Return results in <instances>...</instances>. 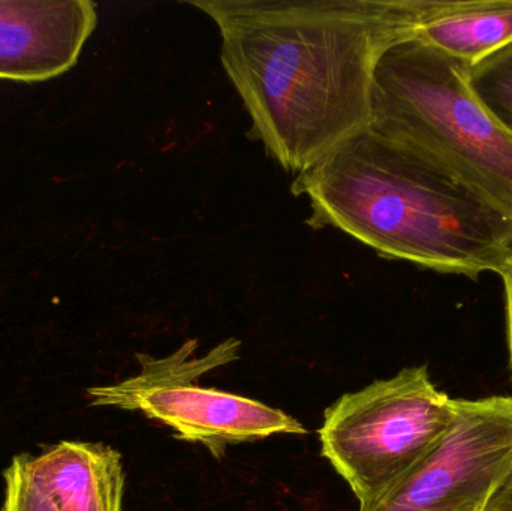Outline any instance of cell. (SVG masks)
Returning <instances> with one entry per match:
<instances>
[{
  "label": "cell",
  "mask_w": 512,
  "mask_h": 511,
  "mask_svg": "<svg viewBox=\"0 0 512 511\" xmlns=\"http://www.w3.org/2000/svg\"><path fill=\"white\" fill-rule=\"evenodd\" d=\"M415 39L477 65L512 44V0H418Z\"/></svg>",
  "instance_id": "cell-9"
},
{
  "label": "cell",
  "mask_w": 512,
  "mask_h": 511,
  "mask_svg": "<svg viewBox=\"0 0 512 511\" xmlns=\"http://www.w3.org/2000/svg\"><path fill=\"white\" fill-rule=\"evenodd\" d=\"M370 129L512 219V132L475 95L466 63L417 39L385 51L373 78Z\"/></svg>",
  "instance_id": "cell-3"
},
{
  "label": "cell",
  "mask_w": 512,
  "mask_h": 511,
  "mask_svg": "<svg viewBox=\"0 0 512 511\" xmlns=\"http://www.w3.org/2000/svg\"><path fill=\"white\" fill-rule=\"evenodd\" d=\"M486 511H512V479L495 495Z\"/></svg>",
  "instance_id": "cell-13"
},
{
  "label": "cell",
  "mask_w": 512,
  "mask_h": 511,
  "mask_svg": "<svg viewBox=\"0 0 512 511\" xmlns=\"http://www.w3.org/2000/svg\"><path fill=\"white\" fill-rule=\"evenodd\" d=\"M221 33L252 137L288 173L372 125L375 69L415 39L418 0H189Z\"/></svg>",
  "instance_id": "cell-1"
},
{
  "label": "cell",
  "mask_w": 512,
  "mask_h": 511,
  "mask_svg": "<svg viewBox=\"0 0 512 511\" xmlns=\"http://www.w3.org/2000/svg\"><path fill=\"white\" fill-rule=\"evenodd\" d=\"M469 84L484 107L512 132V44L469 66Z\"/></svg>",
  "instance_id": "cell-10"
},
{
  "label": "cell",
  "mask_w": 512,
  "mask_h": 511,
  "mask_svg": "<svg viewBox=\"0 0 512 511\" xmlns=\"http://www.w3.org/2000/svg\"><path fill=\"white\" fill-rule=\"evenodd\" d=\"M508 257H510V263H512V237L510 240V245H508Z\"/></svg>",
  "instance_id": "cell-14"
},
{
  "label": "cell",
  "mask_w": 512,
  "mask_h": 511,
  "mask_svg": "<svg viewBox=\"0 0 512 511\" xmlns=\"http://www.w3.org/2000/svg\"><path fill=\"white\" fill-rule=\"evenodd\" d=\"M459 511H486L483 509H469V510H459Z\"/></svg>",
  "instance_id": "cell-15"
},
{
  "label": "cell",
  "mask_w": 512,
  "mask_h": 511,
  "mask_svg": "<svg viewBox=\"0 0 512 511\" xmlns=\"http://www.w3.org/2000/svg\"><path fill=\"white\" fill-rule=\"evenodd\" d=\"M242 342L227 339L210 353L195 356L198 341L183 344L164 359L138 354L141 372L110 386L87 389L90 405L140 411L176 431L179 440L203 444L221 458L231 444L279 434L304 435L294 417L255 399L198 386V378L239 357Z\"/></svg>",
  "instance_id": "cell-5"
},
{
  "label": "cell",
  "mask_w": 512,
  "mask_h": 511,
  "mask_svg": "<svg viewBox=\"0 0 512 511\" xmlns=\"http://www.w3.org/2000/svg\"><path fill=\"white\" fill-rule=\"evenodd\" d=\"M27 458L29 453L15 456L9 467L3 471L5 497L2 511H57L36 486Z\"/></svg>",
  "instance_id": "cell-11"
},
{
  "label": "cell",
  "mask_w": 512,
  "mask_h": 511,
  "mask_svg": "<svg viewBox=\"0 0 512 511\" xmlns=\"http://www.w3.org/2000/svg\"><path fill=\"white\" fill-rule=\"evenodd\" d=\"M511 479V396L456 399V417L438 446L366 511L486 510Z\"/></svg>",
  "instance_id": "cell-6"
},
{
  "label": "cell",
  "mask_w": 512,
  "mask_h": 511,
  "mask_svg": "<svg viewBox=\"0 0 512 511\" xmlns=\"http://www.w3.org/2000/svg\"><path fill=\"white\" fill-rule=\"evenodd\" d=\"M505 288V317H507L508 353H510V369L512 375V263L501 273Z\"/></svg>",
  "instance_id": "cell-12"
},
{
  "label": "cell",
  "mask_w": 512,
  "mask_h": 511,
  "mask_svg": "<svg viewBox=\"0 0 512 511\" xmlns=\"http://www.w3.org/2000/svg\"><path fill=\"white\" fill-rule=\"evenodd\" d=\"M454 417L456 399L433 384L427 366L405 368L346 393L325 411L322 456L366 511L426 459Z\"/></svg>",
  "instance_id": "cell-4"
},
{
  "label": "cell",
  "mask_w": 512,
  "mask_h": 511,
  "mask_svg": "<svg viewBox=\"0 0 512 511\" xmlns=\"http://www.w3.org/2000/svg\"><path fill=\"white\" fill-rule=\"evenodd\" d=\"M30 474L57 511H122V455L101 443L60 441L29 455Z\"/></svg>",
  "instance_id": "cell-8"
},
{
  "label": "cell",
  "mask_w": 512,
  "mask_h": 511,
  "mask_svg": "<svg viewBox=\"0 0 512 511\" xmlns=\"http://www.w3.org/2000/svg\"><path fill=\"white\" fill-rule=\"evenodd\" d=\"M315 230L331 227L375 249L445 275H501L512 219L408 147L361 132L295 176Z\"/></svg>",
  "instance_id": "cell-2"
},
{
  "label": "cell",
  "mask_w": 512,
  "mask_h": 511,
  "mask_svg": "<svg viewBox=\"0 0 512 511\" xmlns=\"http://www.w3.org/2000/svg\"><path fill=\"white\" fill-rule=\"evenodd\" d=\"M96 23L90 0H0V78L38 83L65 74Z\"/></svg>",
  "instance_id": "cell-7"
}]
</instances>
